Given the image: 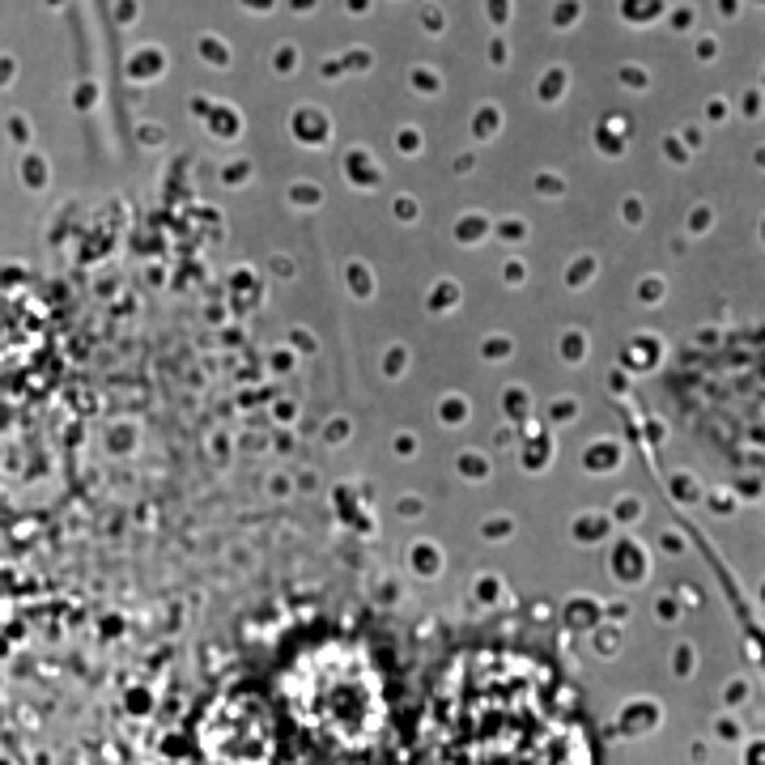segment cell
Instances as JSON below:
<instances>
[{"label": "cell", "instance_id": "1", "mask_svg": "<svg viewBox=\"0 0 765 765\" xmlns=\"http://www.w3.org/2000/svg\"><path fill=\"white\" fill-rule=\"evenodd\" d=\"M426 765H591V740L544 664L464 650L442 668L426 718Z\"/></svg>", "mask_w": 765, "mask_h": 765}, {"label": "cell", "instance_id": "2", "mask_svg": "<svg viewBox=\"0 0 765 765\" xmlns=\"http://www.w3.org/2000/svg\"><path fill=\"white\" fill-rule=\"evenodd\" d=\"M285 698L306 732L336 748H370L387 723L382 680L349 646L306 650L285 676Z\"/></svg>", "mask_w": 765, "mask_h": 765}]
</instances>
